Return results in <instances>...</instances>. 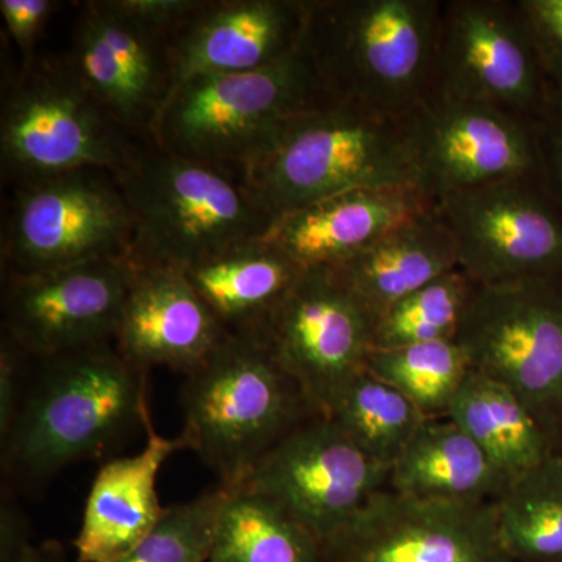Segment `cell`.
Wrapping results in <instances>:
<instances>
[{"mask_svg":"<svg viewBox=\"0 0 562 562\" xmlns=\"http://www.w3.org/2000/svg\"><path fill=\"white\" fill-rule=\"evenodd\" d=\"M443 0H310L303 47L325 98L403 122L436 94Z\"/></svg>","mask_w":562,"mask_h":562,"instance_id":"6da1fadb","label":"cell"},{"mask_svg":"<svg viewBox=\"0 0 562 562\" xmlns=\"http://www.w3.org/2000/svg\"><path fill=\"white\" fill-rule=\"evenodd\" d=\"M20 413L2 441L3 468L18 482H47L61 469L109 452L150 424L147 373L114 341L38 358Z\"/></svg>","mask_w":562,"mask_h":562,"instance_id":"7a4b0ae2","label":"cell"},{"mask_svg":"<svg viewBox=\"0 0 562 562\" xmlns=\"http://www.w3.org/2000/svg\"><path fill=\"white\" fill-rule=\"evenodd\" d=\"M181 408L184 446L227 487L241 484L281 439L319 416L258 333H228L188 373Z\"/></svg>","mask_w":562,"mask_h":562,"instance_id":"3957f363","label":"cell"},{"mask_svg":"<svg viewBox=\"0 0 562 562\" xmlns=\"http://www.w3.org/2000/svg\"><path fill=\"white\" fill-rule=\"evenodd\" d=\"M135 221L136 266L187 271L243 243L265 238L273 217L241 176L151 146L114 173Z\"/></svg>","mask_w":562,"mask_h":562,"instance_id":"277c9868","label":"cell"},{"mask_svg":"<svg viewBox=\"0 0 562 562\" xmlns=\"http://www.w3.org/2000/svg\"><path fill=\"white\" fill-rule=\"evenodd\" d=\"M327 105L331 103L301 44L266 68L184 81L162 105L150 140L188 160L241 172L292 122Z\"/></svg>","mask_w":562,"mask_h":562,"instance_id":"5b68a950","label":"cell"},{"mask_svg":"<svg viewBox=\"0 0 562 562\" xmlns=\"http://www.w3.org/2000/svg\"><path fill=\"white\" fill-rule=\"evenodd\" d=\"M239 176L254 201L276 221L341 192L419 188L405 121L336 105L292 122Z\"/></svg>","mask_w":562,"mask_h":562,"instance_id":"8992f818","label":"cell"},{"mask_svg":"<svg viewBox=\"0 0 562 562\" xmlns=\"http://www.w3.org/2000/svg\"><path fill=\"white\" fill-rule=\"evenodd\" d=\"M136 150L131 135L81 88L63 58H36L3 99V179L20 184L85 169L117 173Z\"/></svg>","mask_w":562,"mask_h":562,"instance_id":"52a82bcc","label":"cell"},{"mask_svg":"<svg viewBox=\"0 0 562 562\" xmlns=\"http://www.w3.org/2000/svg\"><path fill=\"white\" fill-rule=\"evenodd\" d=\"M454 341L473 371L525 403L557 453L562 441V279L479 286Z\"/></svg>","mask_w":562,"mask_h":562,"instance_id":"ba28073f","label":"cell"},{"mask_svg":"<svg viewBox=\"0 0 562 562\" xmlns=\"http://www.w3.org/2000/svg\"><path fill=\"white\" fill-rule=\"evenodd\" d=\"M135 221L113 172L85 169L18 184L2 233L3 273L131 257Z\"/></svg>","mask_w":562,"mask_h":562,"instance_id":"9c48e42d","label":"cell"},{"mask_svg":"<svg viewBox=\"0 0 562 562\" xmlns=\"http://www.w3.org/2000/svg\"><path fill=\"white\" fill-rule=\"evenodd\" d=\"M460 269L480 286L562 279V210L539 176L517 177L435 202Z\"/></svg>","mask_w":562,"mask_h":562,"instance_id":"30bf717a","label":"cell"},{"mask_svg":"<svg viewBox=\"0 0 562 562\" xmlns=\"http://www.w3.org/2000/svg\"><path fill=\"white\" fill-rule=\"evenodd\" d=\"M552 92L514 0H443L436 94L535 124Z\"/></svg>","mask_w":562,"mask_h":562,"instance_id":"8fae6325","label":"cell"},{"mask_svg":"<svg viewBox=\"0 0 562 562\" xmlns=\"http://www.w3.org/2000/svg\"><path fill=\"white\" fill-rule=\"evenodd\" d=\"M390 471L335 422L316 416L281 439L238 486L271 498L324 546L387 486Z\"/></svg>","mask_w":562,"mask_h":562,"instance_id":"7c38bea8","label":"cell"},{"mask_svg":"<svg viewBox=\"0 0 562 562\" xmlns=\"http://www.w3.org/2000/svg\"><path fill=\"white\" fill-rule=\"evenodd\" d=\"M375 321L330 269L303 271L262 336L314 412L364 371Z\"/></svg>","mask_w":562,"mask_h":562,"instance_id":"4fadbf2b","label":"cell"},{"mask_svg":"<svg viewBox=\"0 0 562 562\" xmlns=\"http://www.w3.org/2000/svg\"><path fill=\"white\" fill-rule=\"evenodd\" d=\"M171 38L122 9L120 0H94L81 5L61 58L122 131L150 138L172 91Z\"/></svg>","mask_w":562,"mask_h":562,"instance_id":"5bb4252c","label":"cell"},{"mask_svg":"<svg viewBox=\"0 0 562 562\" xmlns=\"http://www.w3.org/2000/svg\"><path fill=\"white\" fill-rule=\"evenodd\" d=\"M136 265L105 258L36 273H3L2 335L31 358L114 341Z\"/></svg>","mask_w":562,"mask_h":562,"instance_id":"9a60e30c","label":"cell"},{"mask_svg":"<svg viewBox=\"0 0 562 562\" xmlns=\"http://www.w3.org/2000/svg\"><path fill=\"white\" fill-rule=\"evenodd\" d=\"M417 187L443 195L539 176L535 125L482 103L431 95L405 120Z\"/></svg>","mask_w":562,"mask_h":562,"instance_id":"2e32d148","label":"cell"},{"mask_svg":"<svg viewBox=\"0 0 562 562\" xmlns=\"http://www.w3.org/2000/svg\"><path fill=\"white\" fill-rule=\"evenodd\" d=\"M324 562H513L494 503L419 501L376 492L322 546Z\"/></svg>","mask_w":562,"mask_h":562,"instance_id":"e0dca14e","label":"cell"},{"mask_svg":"<svg viewBox=\"0 0 562 562\" xmlns=\"http://www.w3.org/2000/svg\"><path fill=\"white\" fill-rule=\"evenodd\" d=\"M308 10L310 0H203L172 35V91L195 77L251 72L290 57Z\"/></svg>","mask_w":562,"mask_h":562,"instance_id":"ac0fdd59","label":"cell"},{"mask_svg":"<svg viewBox=\"0 0 562 562\" xmlns=\"http://www.w3.org/2000/svg\"><path fill=\"white\" fill-rule=\"evenodd\" d=\"M227 335L183 271L136 266L114 335V346L135 368L165 366L188 375Z\"/></svg>","mask_w":562,"mask_h":562,"instance_id":"d6986e66","label":"cell"},{"mask_svg":"<svg viewBox=\"0 0 562 562\" xmlns=\"http://www.w3.org/2000/svg\"><path fill=\"white\" fill-rule=\"evenodd\" d=\"M432 205L416 187L362 188L284 214L265 239L302 271L333 269Z\"/></svg>","mask_w":562,"mask_h":562,"instance_id":"ffe728a7","label":"cell"},{"mask_svg":"<svg viewBox=\"0 0 562 562\" xmlns=\"http://www.w3.org/2000/svg\"><path fill=\"white\" fill-rule=\"evenodd\" d=\"M146 432L143 450L99 469L74 541L76 562H120L165 516L158 475L162 464L187 446L180 436L169 439L158 435L151 422Z\"/></svg>","mask_w":562,"mask_h":562,"instance_id":"44dd1931","label":"cell"},{"mask_svg":"<svg viewBox=\"0 0 562 562\" xmlns=\"http://www.w3.org/2000/svg\"><path fill=\"white\" fill-rule=\"evenodd\" d=\"M457 268L452 233L432 205L330 271L376 322L392 305Z\"/></svg>","mask_w":562,"mask_h":562,"instance_id":"7402d4cb","label":"cell"},{"mask_svg":"<svg viewBox=\"0 0 562 562\" xmlns=\"http://www.w3.org/2000/svg\"><path fill=\"white\" fill-rule=\"evenodd\" d=\"M508 480L449 416L425 419L391 465L387 490L446 503H492Z\"/></svg>","mask_w":562,"mask_h":562,"instance_id":"603a6c76","label":"cell"},{"mask_svg":"<svg viewBox=\"0 0 562 562\" xmlns=\"http://www.w3.org/2000/svg\"><path fill=\"white\" fill-rule=\"evenodd\" d=\"M183 272L225 330L262 335L303 271L273 244L260 238Z\"/></svg>","mask_w":562,"mask_h":562,"instance_id":"cb8c5ba5","label":"cell"},{"mask_svg":"<svg viewBox=\"0 0 562 562\" xmlns=\"http://www.w3.org/2000/svg\"><path fill=\"white\" fill-rule=\"evenodd\" d=\"M449 417L479 443L508 484L554 453L549 436L525 403L473 369L462 382Z\"/></svg>","mask_w":562,"mask_h":562,"instance_id":"d4e9b609","label":"cell"},{"mask_svg":"<svg viewBox=\"0 0 562 562\" xmlns=\"http://www.w3.org/2000/svg\"><path fill=\"white\" fill-rule=\"evenodd\" d=\"M209 562H324V558L319 541L290 513L265 495L236 486L227 487Z\"/></svg>","mask_w":562,"mask_h":562,"instance_id":"484cf974","label":"cell"},{"mask_svg":"<svg viewBox=\"0 0 562 562\" xmlns=\"http://www.w3.org/2000/svg\"><path fill=\"white\" fill-rule=\"evenodd\" d=\"M492 503L509 560L562 562V462L557 453L513 480Z\"/></svg>","mask_w":562,"mask_h":562,"instance_id":"4316f807","label":"cell"},{"mask_svg":"<svg viewBox=\"0 0 562 562\" xmlns=\"http://www.w3.org/2000/svg\"><path fill=\"white\" fill-rule=\"evenodd\" d=\"M324 417L335 422L362 452L387 468L427 419L402 392L368 369L339 392Z\"/></svg>","mask_w":562,"mask_h":562,"instance_id":"83f0119b","label":"cell"},{"mask_svg":"<svg viewBox=\"0 0 562 562\" xmlns=\"http://www.w3.org/2000/svg\"><path fill=\"white\" fill-rule=\"evenodd\" d=\"M366 369L402 392L427 419L449 416L450 406L471 372L460 344L432 341L372 349Z\"/></svg>","mask_w":562,"mask_h":562,"instance_id":"f1b7e54d","label":"cell"},{"mask_svg":"<svg viewBox=\"0 0 562 562\" xmlns=\"http://www.w3.org/2000/svg\"><path fill=\"white\" fill-rule=\"evenodd\" d=\"M479 286L460 268L425 284L376 319L372 349L457 338L462 317Z\"/></svg>","mask_w":562,"mask_h":562,"instance_id":"f546056e","label":"cell"},{"mask_svg":"<svg viewBox=\"0 0 562 562\" xmlns=\"http://www.w3.org/2000/svg\"><path fill=\"white\" fill-rule=\"evenodd\" d=\"M225 497L227 487L220 484L190 502L166 508L160 524L120 562H209Z\"/></svg>","mask_w":562,"mask_h":562,"instance_id":"4dcf8cb0","label":"cell"},{"mask_svg":"<svg viewBox=\"0 0 562 562\" xmlns=\"http://www.w3.org/2000/svg\"><path fill=\"white\" fill-rule=\"evenodd\" d=\"M553 91L562 92V0H514Z\"/></svg>","mask_w":562,"mask_h":562,"instance_id":"1f68e13d","label":"cell"},{"mask_svg":"<svg viewBox=\"0 0 562 562\" xmlns=\"http://www.w3.org/2000/svg\"><path fill=\"white\" fill-rule=\"evenodd\" d=\"M532 125L539 179L562 210V92H552L546 110Z\"/></svg>","mask_w":562,"mask_h":562,"instance_id":"d6a6232c","label":"cell"},{"mask_svg":"<svg viewBox=\"0 0 562 562\" xmlns=\"http://www.w3.org/2000/svg\"><path fill=\"white\" fill-rule=\"evenodd\" d=\"M58 3L52 0H2L0 13L7 31L22 55V68L35 63V46L44 25L49 21L52 11Z\"/></svg>","mask_w":562,"mask_h":562,"instance_id":"836d02e7","label":"cell"},{"mask_svg":"<svg viewBox=\"0 0 562 562\" xmlns=\"http://www.w3.org/2000/svg\"><path fill=\"white\" fill-rule=\"evenodd\" d=\"M24 350L2 335L0 346V441L10 435L24 397Z\"/></svg>","mask_w":562,"mask_h":562,"instance_id":"e575fe53","label":"cell"},{"mask_svg":"<svg viewBox=\"0 0 562 562\" xmlns=\"http://www.w3.org/2000/svg\"><path fill=\"white\" fill-rule=\"evenodd\" d=\"M120 3L138 20L173 35L201 9L203 0H120Z\"/></svg>","mask_w":562,"mask_h":562,"instance_id":"d590c367","label":"cell"},{"mask_svg":"<svg viewBox=\"0 0 562 562\" xmlns=\"http://www.w3.org/2000/svg\"><path fill=\"white\" fill-rule=\"evenodd\" d=\"M33 547L27 517L20 506L3 502L0 508V562H22Z\"/></svg>","mask_w":562,"mask_h":562,"instance_id":"8d00e7d4","label":"cell"},{"mask_svg":"<svg viewBox=\"0 0 562 562\" xmlns=\"http://www.w3.org/2000/svg\"><path fill=\"white\" fill-rule=\"evenodd\" d=\"M22 562H68L60 543L49 542L35 546L29 557Z\"/></svg>","mask_w":562,"mask_h":562,"instance_id":"74e56055","label":"cell"},{"mask_svg":"<svg viewBox=\"0 0 562 562\" xmlns=\"http://www.w3.org/2000/svg\"><path fill=\"white\" fill-rule=\"evenodd\" d=\"M558 457H560V460L562 462V441L560 443V449H558V452H557Z\"/></svg>","mask_w":562,"mask_h":562,"instance_id":"f35d334b","label":"cell"}]
</instances>
